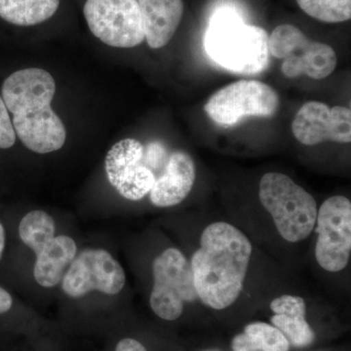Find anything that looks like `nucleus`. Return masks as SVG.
Here are the masks:
<instances>
[{
	"instance_id": "nucleus-1",
	"label": "nucleus",
	"mask_w": 351,
	"mask_h": 351,
	"mask_svg": "<svg viewBox=\"0 0 351 351\" xmlns=\"http://www.w3.org/2000/svg\"><path fill=\"white\" fill-rule=\"evenodd\" d=\"M252 255V244L239 228L225 221L207 226L191 267L198 298L221 311L239 299Z\"/></svg>"
},
{
	"instance_id": "nucleus-2",
	"label": "nucleus",
	"mask_w": 351,
	"mask_h": 351,
	"mask_svg": "<svg viewBox=\"0 0 351 351\" xmlns=\"http://www.w3.org/2000/svg\"><path fill=\"white\" fill-rule=\"evenodd\" d=\"M56 82L43 69L16 71L2 85V100L12 113L16 135L36 154L59 151L66 143L63 121L51 108Z\"/></svg>"
},
{
	"instance_id": "nucleus-3",
	"label": "nucleus",
	"mask_w": 351,
	"mask_h": 351,
	"mask_svg": "<svg viewBox=\"0 0 351 351\" xmlns=\"http://www.w3.org/2000/svg\"><path fill=\"white\" fill-rule=\"evenodd\" d=\"M269 34L257 25H248L228 8L213 14L204 46L219 66L239 75H258L269 66Z\"/></svg>"
},
{
	"instance_id": "nucleus-4",
	"label": "nucleus",
	"mask_w": 351,
	"mask_h": 351,
	"mask_svg": "<svg viewBox=\"0 0 351 351\" xmlns=\"http://www.w3.org/2000/svg\"><path fill=\"white\" fill-rule=\"evenodd\" d=\"M258 196L286 241L301 242L313 232L317 218V203L290 177L277 172L263 175Z\"/></svg>"
},
{
	"instance_id": "nucleus-5",
	"label": "nucleus",
	"mask_w": 351,
	"mask_h": 351,
	"mask_svg": "<svg viewBox=\"0 0 351 351\" xmlns=\"http://www.w3.org/2000/svg\"><path fill=\"white\" fill-rule=\"evenodd\" d=\"M269 49L272 56L284 60L281 69L289 78L306 75L313 80H324L338 64L331 46L311 40L293 25L274 29L269 38Z\"/></svg>"
},
{
	"instance_id": "nucleus-6",
	"label": "nucleus",
	"mask_w": 351,
	"mask_h": 351,
	"mask_svg": "<svg viewBox=\"0 0 351 351\" xmlns=\"http://www.w3.org/2000/svg\"><path fill=\"white\" fill-rule=\"evenodd\" d=\"M154 285L152 288V311L164 320L178 319L184 304L198 299L191 263L181 251L166 249L152 265Z\"/></svg>"
},
{
	"instance_id": "nucleus-7",
	"label": "nucleus",
	"mask_w": 351,
	"mask_h": 351,
	"mask_svg": "<svg viewBox=\"0 0 351 351\" xmlns=\"http://www.w3.org/2000/svg\"><path fill=\"white\" fill-rule=\"evenodd\" d=\"M279 107V97L269 85L258 80H239L210 97L204 110L223 127L239 124L246 117H270Z\"/></svg>"
},
{
	"instance_id": "nucleus-8",
	"label": "nucleus",
	"mask_w": 351,
	"mask_h": 351,
	"mask_svg": "<svg viewBox=\"0 0 351 351\" xmlns=\"http://www.w3.org/2000/svg\"><path fill=\"white\" fill-rule=\"evenodd\" d=\"M83 12L92 34L108 46L132 48L145 40L137 0H87Z\"/></svg>"
},
{
	"instance_id": "nucleus-9",
	"label": "nucleus",
	"mask_w": 351,
	"mask_h": 351,
	"mask_svg": "<svg viewBox=\"0 0 351 351\" xmlns=\"http://www.w3.org/2000/svg\"><path fill=\"white\" fill-rule=\"evenodd\" d=\"M316 223V261L327 271L346 269L351 255L350 200L343 195L328 198L318 210Z\"/></svg>"
},
{
	"instance_id": "nucleus-10",
	"label": "nucleus",
	"mask_w": 351,
	"mask_h": 351,
	"mask_svg": "<svg viewBox=\"0 0 351 351\" xmlns=\"http://www.w3.org/2000/svg\"><path fill=\"white\" fill-rule=\"evenodd\" d=\"M125 282L124 269L108 251L87 249L71 262L62 287L69 297L80 298L92 291L117 295Z\"/></svg>"
},
{
	"instance_id": "nucleus-11",
	"label": "nucleus",
	"mask_w": 351,
	"mask_h": 351,
	"mask_svg": "<svg viewBox=\"0 0 351 351\" xmlns=\"http://www.w3.org/2000/svg\"><path fill=\"white\" fill-rule=\"evenodd\" d=\"M145 147L135 138L117 143L106 157V172L110 184L126 199L141 200L151 193L156 175L143 163Z\"/></svg>"
},
{
	"instance_id": "nucleus-12",
	"label": "nucleus",
	"mask_w": 351,
	"mask_h": 351,
	"mask_svg": "<svg viewBox=\"0 0 351 351\" xmlns=\"http://www.w3.org/2000/svg\"><path fill=\"white\" fill-rule=\"evenodd\" d=\"M295 138L302 145L325 142H351V110L346 107L330 108L321 101H311L298 110L292 123Z\"/></svg>"
},
{
	"instance_id": "nucleus-13",
	"label": "nucleus",
	"mask_w": 351,
	"mask_h": 351,
	"mask_svg": "<svg viewBox=\"0 0 351 351\" xmlns=\"http://www.w3.org/2000/svg\"><path fill=\"white\" fill-rule=\"evenodd\" d=\"M195 178V165L191 156L182 151L173 152L163 174L156 180L149 193L152 204L161 208L180 204L193 189Z\"/></svg>"
},
{
	"instance_id": "nucleus-14",
	"label": "nucleus",
	"mask_w": 351,
	"mask_h": 351,
	"mask_svg": "<svg viewBox=\"0 0 351 351\" xmlns=\"http://www.w3.org/2000/svg\"><path fill=\"white\" fill-rule=\"evenodd\" d=\"M142 14L145 39L152 49L167 45L181 24L182 0H137Z\"/></svg>"
},
{
	"instance_id": "nucleus-15",
	"label": "nucleus",
	"mask_w": 351,
	"mask_h": 351,
	"mask_svg": "<svg viewBox=\"0 0 351 351\" xmlns=\"http://www.w3.org/2000/svg\"><path fill=\"white\" fill-rule=\"evenodd\" d=\"M274 313L271 321L290 346L306 348L315 339V332L306 320V304L304 300L298 295H284L276 298L270 304Z\"/></svg>"
},
{
	"instance_id": "nucleus-16",
	"label": "nucleus",
	"mask_w": 351,
	"mask_h": 351,
	"mask_svg": "<svg viewBox=\"0 0 351 351\" xmlns=\"http://www.w3.org/2000/svg\"><path fill=\"white\" fill-rule=\"evenodd\" d=\"M75 240L66 235H59L50 240L36 255L34 276L43 287L57 285L64 277V269L75 260Z\"/></svg>"
},
{
	"instance_id": "nucleus-17",
	"label": "nucleus",
	"mask_w": 351,
	"mask_h": 351,
	"mask_svg": "<svg viewBox=\"0 0 351 351\" xmlns=\"http://www.w3.org/2000/svg\"><path fill=\"white\" fill-rule=\"evenodd\" d=\"M60 0H0V18L19 27H31L50 19Z\"/></svg>"
},
{
	"instance_id": "nucleus-18",
	"label": "nucleus",
	"mask_w": 351,
	"mask_h": 351,
	"mask_svg": "<svg viewBox=\"0 0 351 351\" xmlns=\"http://www.w3.org/2000/svg\"><path fill=\"white\" fill-rule=\"evenodd\" d=\"M232 351H289L290 343L276 327L254 322L232 339Z\"/></svg>"
},
{
	"instance_id": "nucleus-19",
	"label": "nucleus",
	"mask_w": 351,
	"mask_h": 351,
	"mask_svg": "<svg viewBox=\"0 0 351 351\" xmlns=\"http://www.w3.org/2000/svg\"><path fill=\"white\" fill-rule=\"evenodd\" d=\"M19 235L23 243L36 255L55 237V221L52 217L40 210L29 212L19 225Z\"/></svg>"
},
{
	"instance_id": "nucleus-20",
	"label": "nucleus",
	"mask_w": 351,
	"mask_h": 351,
	"mask_svg": "<svg viewBox=\"0 0 351 351\" xmlns=\"http://www.w3.org/2000/svg\"><path fill=\"white\" fill-rule=\"evenodd\" d=\"M307 15L324 23H341L351 18V0H297Z\"/></svg>"
},
{
	"instance_id": "nucleus-21",
	"label": "nucleus",
	"mask_w": 351,
	"mask_h": 351,
	"mask_svg": "<svg viewBox=\"0 0 351 351\" xmlns=\"http://www.w3.org/2000/svg\"><path fill=\"white\" fill-rule=\"evenodd\" d=\"M16 142L12 121L3 100L0 97V149H10Z\"/></svg>"
},
{
	"instance_id": "nucleus-22",
	"label": "nucleus",
	"mask_w": 351,
	"mask_h": 351,
	"mask_svg": "<svg viewBox=\"0 0 351 351\" xmlns=\"http://www.w3.org/2000/svg\"><path fill=\"white\" fill-rule=\"evenodd\" d=\"M167 157V149L161 143H151L145 147L144 158L145 165L154 172V170L159 169L165 163Z\"/></svg>"
},
{
	"instance_id": "nucleus-23",
	"label": "nucleus",
	"mask_w": 351,
	"mask_h": 351,
	"mask_svg": "<svg viewBox=\"0 0 351 351\" xmlns=\"http://www.w3.org/2000/svg\"><path fill=\"white\" fill-rule=\"evenodd\" d=\"M115 351H147L140 341L134 339H123L117 343Z\"/></svg>"
},
{
	"instance_id": "nucleus-24",
	"label": "nucleus",
	"mask_w": 351,
	"mask_h": 351,
	"mask_svg": "<svg viewBox=\"0 0 351 351\" xmlns=\"http://www.w3.org/2000/svg\"><path fill=\"white\" fill-rule=\"evenodd\" d=\"M13 306L12 295L0 286V314L8 313Z\"/></svg>"
},
{
	"instance_id": "nucleus-25",
	"label": "nucleus",
	"mask_w": 351,
	"mask_h": 351,
	"mask_svg": "<svg viewBox=\"0 0 351 351\" xmlns=\"http://www.w3.org/2000/svg\"><path fill=\"white\" fill-rule=\"evenodd\" d=\"M6 246V232L3 223L0 221V260L3 256L4 250Z\"/></svg>"
}]
</instances>
